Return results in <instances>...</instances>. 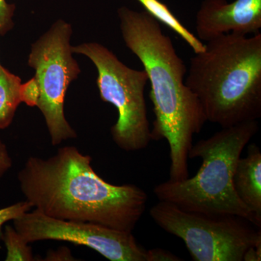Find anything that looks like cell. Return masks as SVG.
I'll return each instance as SVG.
<instances>
[{"label":"cell","instance_id":"1","mask_svg":"<svg viewBox=\"0 0 261 261\" xmlns=\"http://www.w3.org/2000/svg\"><path fill=\"white\" fill-rule=\"evenodd\" d=\"M92 160L70 146L58 149L48 159L29 158L18 173L25 200L54 219L133 231L148 196L135 185L118 186L105 181L92 168Z\"/></svg>","mask_w":261,"mask_h":261},{"label":"cell","instance_id":"2","mask_svg":"<svg viewBox=\"0 0 261 261\" xmlns=\"http://www.w3.org/2000/svg\"><path fill=\"white\" fill-rule=\"evenodd\" d=\"M118 16L123 42L148 76L154 114L151 137L167 140L171 160L168 180L186 179L193 136L207 121L198 98L185 84L186 65L159 22L145 10L123 6L118 8Z\"/></svg>","mask_w":261,"mask_h":261},{"label":"cell","instance_id":"3","mask_svg":"<svg viewBox=\"0 0 261 261\" xmlns=\"http://www.w3.org/2000/svg\"><path fill=\"white\" fill-rule=\"evenodd\" d=\"M185 84L207 121L228 128L261 117V34H228L190 60Z\"/></svg>","mask_w":261,"mask_h":261},{"label":"cell","instance_id":"4","mask_svg":"<svg viewBox=\"0 0 261 261\" xmlns=\"http://www.w3.org/2000/svg\"><path fill=\"white\" fill-rule=\"evenodd\" d=\"M259 130L257 121L222 128L192 145L189 159L200 158L202 166L193 177L168 181L154 187L159 201L182 210L216 216H240L260 228L261 222L239 198L233 185L238 160Z\"/></svg>","mask_w":261,"mask_h":261},{"label":"cell","instance_id":"5","mask_svg":"<svg viewBox=\"0 0 261 261\" xmlns=\"http://www.w3.org/2000/svg\"><path fill=\"white\" fill-rule=\"evenodd\" d=\"M71 49L73 54L83 55L94 63L99 97L118 111V120L111 129L116 145L126 152L145 149L152 140L145 98L149 82L145 70L123 64L99 43H83L72 46Z\"/></svg>","mask_w":261,"mask_h":261},{"label":"cell","instance_id":"6","mask_svg":"<svg viewBox=\"0 0 261 261\" xmlns=\"http://www.w3.org/2000/svg\"><path fill=\"white\" fill-rule=\"evenodd\" d=\"M149 215L159 227L183 240L195 261H243L250 247L261 244L260 228L240 216L190 212L163 201Z\"/></svg>","mask_w":261,"mask_h":261},{"label":"cell","instance_id":"7","mask_svg":"<svg viewBox=\"0 0 261 261\" xmlns=\"http://www.w3.org/2000/svg\"><path fill=\"white\" fill-rule=\"evenodd\" d=\"M72 34L71 24L58 19L33 43L28 58L39 89L37 107L44 117L54 146L77 137L64 114L67 90L81 73L70 45Z\"/></svg>","mask_w":261,"mask_h":261},{"label":"cell","instance_id":"8","mask_svg":"<svg viewBox=\"0 0 261 261\" xmlns=\"http://www.w3.org/2000/svg\"><path fill=\"white\" fill-rule=\"evenodd\" d=\"M13 224L28 243L44 240L68 242L89 247L111 261H147V250L132 231L94 223L54 219L37 209L25 213Z\"/></svg>","mask_w":261,"mask_h":261},{"label":"cell","instance_id":"9","mask_svg":"<svg viewBox=\"0 0 261 261\" xmlns=\"http://www.w3.org/2000/svg\"><path fill=\"white\" fill-rule=\"evenodd\" d=\"M197 37L207 42L224 34L260 33L261 0H203L196 15Z\"/></svg>","mask_w":261,"mask_h":261},{"label":"cell","instance_id":"10","mask_svg":"<svg viewBox=\"0 0 261 261\" xmlns=\"http://www.w3.org/2000/svg\"><path fill=\"white\" fill-rule=\"evenodd\" d=\"M233 185L239 198L261 222V152L255 144L249 146L246 157L238 160Z\"/></svg>","mask_w":261,"mask_h":261},{"label":"cell","instance_id":"11","mask_svg":"<svg viewBox=\"0 0 261 261\" xmlns=\"http://www.w3.org/2000/svg\"><path fill=\"white\" fill-rule=\"evenodd\" d=\"M142 5L146 13L155 19L158 22L166 25L177 34L192 48L195 54L204 50L205 44L200 41L179 21L170 10L168 7L161 0H137Z\"/></svg>","mask_w":261,"mask_h":261},{"label":"cell","instance_id":"12","mask_svg":"<svg viewBox=\"0 0 261 261\" xmlns=\"http://www.w3.org/2000/svg\"><path fill=\"white\" fill-rule=\"evenodd\" d=\"M21 79L0 64V130L11 124L20 99Z\"/></svg>","mask_w":261,"mask_h":261},{"label":"cell","instance_id":"13","mask_svg":"<svg viewBox=\"0 0 261 261\" xmlns=\"http://www.w3.org/2000/svg\"><path fill=\"white\" fill-rule=\"evenodd\" d=\"M0 238L4 242L7 249L6 261H32L34 260L32 250L28 243L24 240L11 226H5V232L0 233Z\"/></svg>","mask_w":261,"mask_h":261},{"label":"cell","instance_id":"14","mask_svg":"<svg viewBox=\"0 0 261 261\" xmlns=\"http://www.w3.org/2000/svg\"><path fill=\"white\" fill-rule=\"evenodd\" d=\"M32 207H33L32 204L29 201L25 200L10 205L9 207L0 209V233L2 232V226L5 223L18 219L25 213L30 211Z\"/></svg>","mask_w":261,"mask_h":261},{"label":"cell","instance_id":"15","mask_svg":"<svg viewBox=\"0 0 261 261\" xmlns=\"http://www.w3.org/2000/svg\"><path fill=\"white\" fill-rule=\"evenodd\" d=\"M15 5L9 4L6 0H0V35L5 36L14 27L13 18Z\"/></svg>","mask_w":261,"mask_h":261},{"label":"cell","instance_id":"16","mask_svg":"<svg viewBox=\"0 0 261 261\" xmlns=\"http://www.w3.org/2000/svg\"><path fill=\"white\" fill-rule=\"evenodd\" d=\"M20 99L29 107H37L39 99V89L35 78L20 86Z\"/></svg>","mask_w":261,"mask_h":261},{"label":"cell","instance_id":"17","mask_svg":"<svg viewBox=\"0 0 261 261\" xmlns=\"http://www.w3.org/2000/svg\"><path fill=\"white\" fill-rule=\"evenodd\" d=\"M181 257L161 248L147 250V261H181Z\"/></svg>","mask_w":261,"mask_h":261},{"label":"cell","instance_id":"18","mask_svg":"<svg viewBox=\"0 0 261 261\" xmlns=\"http://www.w3.org/2000/svg\"><path fill=\"white\" fill-rule=\"evenodd\" d=\"M12 164L13 162L8 148L3 141L0 140V178L3 177V175L12 167Z\"/></svg>","mask_w":261,"mask_h":261},{"label":"cell","instance_id":"19","mask_svg":"<svg viewBox=\"0 0 261 261\" xmlns=\"http://www.w3.org/2000/svg\"><path fill=\"white\" fill-rule=\"evenodd\" d=\"M261 244L250 247L245 252L243 260L260 261L261 260Z\"/></svg>","mask_w":261,"mask_h":261}]
</instances>
